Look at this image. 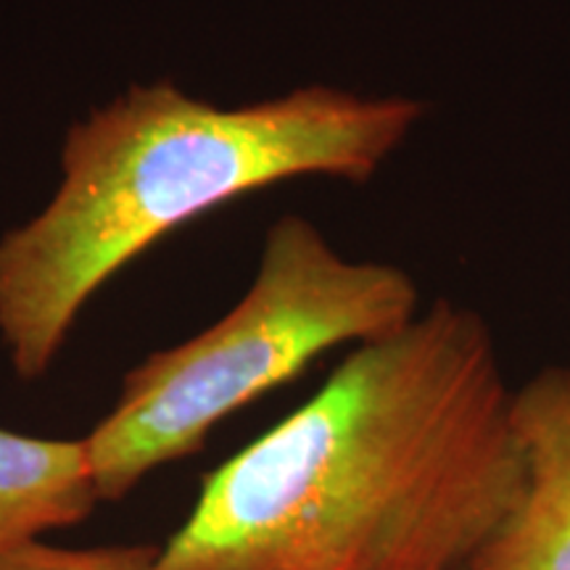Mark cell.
<instances>
[{"instance_id":"cell-1","label":"cell","mask_w":570,"mask_h":570,"mask_svg":"<svg viewBox=\"0 0 570 570\" xmlns=\"http://www.w3.org/2000/svg\"><path fill=\"white\" fill-rule=\"evenodd\" d=\"M487 320L436 298L206 475L159 570H470L523 487Z\"/></svg>"},{"instance_id":"cell-2","label":"cell","mask_w":570,"mask_h":570,"mask_svg":"<svg viewBox=\"0 0 570 570\" xmlns=\"http://www.w3.org/2000/svg\"><path fill=\"white\" fill-rule=\"evenodd\" d=\"M423 117L412 96L333 85L223 109L169 80L92 111L63 138L46 209L0 238V341L17 375H46L90 296L161 235L296 177L373 180Z\"/></svg>"},{"instance_id":"cell-3","label":"cell","mask_w":570,"mask_h":570,"mask_svg":"<svg viewBox=\"0 0 570 570\" xmlns=\"http://www.w3.org/2000/svg\"><path fill=\"white\" fill-rule=\"evenodd\" d=\"M420 309L407 269L348 259L315 223L285 214L269 225L244 298L125 375L117 404L85 436L98 497L117 502L151 470L198 452L212 428L317 356L386 336Z\"/></svg>"},{"instance_id":"cell-4","label":"cell","mask_w":570,"mask_h":570,"mask_svg":"<svg viewBox=\"0 0 570 570\" xmlns=\"http://www.w3.org/2000/svg\"><path fill=\"white\" fill-rule=\"evenodd\" d=\"M523 487L470 570H570V365H550L512 394Z\"/></svg>"},{"instance_id":"cell-5","label":"cell","mask_w":570,"mask_h":570,"mask_svg":"<svg viewBox=\"0 0 570 570\" xmlns=\"http://www.w3.org/2000/svg\"><path fill=\"white\" fill-rule=\"evenodd\" d=\"M101 502L85 439L0 428V552L80 523Z\"/></svg>"},{"instance_id":"cell-6","label":"cell","mask_w":570,"mask_h":570,"mask_svg":"<svg viewBox=\"0 0 570 570\" xmlns=\"http://www.w3.org/2000/svg\"><path fill=\"white\" fill-rule=\"evenodd\" d=\"M161 547L106 544V547H53L30 541L17 550L0 552V570H159Z\"/></svg>"}]
</instances>
